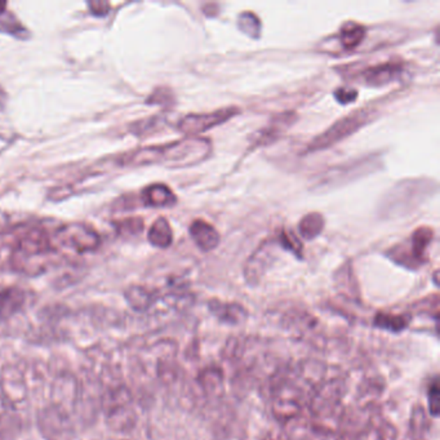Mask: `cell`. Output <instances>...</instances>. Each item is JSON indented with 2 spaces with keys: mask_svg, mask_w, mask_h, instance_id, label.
I'll return each mask as SVG.
<instances>
[{
  "mask_svg": "<svg viewBox=\"0 0 440 440\" xmlns=\"http://www.w3.org/2000/svg\"><path fill=\"white\" fill-rule=\"evenodd\" d=\"M144 227H145L144 220L139 217L127 218L116 224V229L123 236H137L138 234L144 232Z\"/></svg>",
  "mask_w": 440,
  "mask_h": 440,
  "instance_id": "obj_24",
  "label": "cell"
},
{
  "mask_svg": "<svg viewBox=\"0 0 440 440\" xmlns=\"http://www.w3.org/2000/svg\"><path fill=\"white\" fill-rule=\"evenodd\" d=\"M142 202L147 207H173L177 203V197L167 185L155 183L150 185L142 191Z\"/></svg>",
  "mask_w": 440,
  "mask_h": 440,
  "instance_id": "obj_16",
  "label": "cell"
},
{
  "mask_svg": "<svg viewBox=\"0 0 440 440\" xmlns=\"http://www.w3.org/2000/svg\"><path fill=\"white\" fill-rule=\"evenodd\" d=\"M7 8V3L6 1H0V15Z\"/></svg>",
  "mask_w": 440,
  "mask_h": 440,
  "instance_id": "obj_33",
  "label": "cell"
},
{
  "mask_svg": "<svg viewBox=\"0 0 440 440\" xmlns=\"http://www.w3.org/2000/svg\"><path fill=\"white\" fill-rule=\"evenodd\" d=\"M38 427L45 440H74V423L68 411L59 406L44 407L38 414Z\"/></svg>",
  "mask_w": 440,
  "mask_h": 440,
  "instance_id": "obj_7",
  "label": "cell"
},
{
  "mask_svg": "<svg viewBox=\"0 0 440 440\" xmlns=\"http://www.w3.org/2000/svg\"><path fill=\"white\" fill-rule=\"evenodd\" d=\"M25 303V294L18 288H9L0 292V317L7 318L17 312Z\"/></svg>",
  "mask_w": 440,
  "mask_h": 440,
  "instance_id": "obj_20",
  "label": "cell"
},
{
  "mask_svg": "<svg viewBox=\"0 0 440 440\" xmlns=\"http://www.w3.org/2000/svg\"><path fill=\"white\" fill-rule=\"evenodd\" d=\"M373 119V112L370 109H361L353 112L333 123L328 130H324L318 137L314 138L308 145V153L321 151L335 146L345 138L353 136L355 132L362 130L365 124Z\"/></svg>",
  "mask_w": 440,
  "mask_h": 440,
  "instance_id": "obj_3",
  "label": "cell"
},
{
  "mask_svg": "<svg viewBox=\"0 0 440 440\" xmlns=\"http://www.w3.org/2000/svg\"><path fill=\"white\" fill-rule=\"evenodd\" d=\"M191 238L194 243L198 245L199 248L204 252H211L218 247L220 244V234L216 229L211 224H208L207 221L203 220H195L190 225Z\"/></svg>",
  "mask_w": 440,
  "mask_h": 440,
  "instance_id": "obj_13",
  "label": "cell"
},
{
  "mask_svg": "<svg viewBox=\"0 0 440 440\" xmlns=\"http://www.w3.org/2000/svg\"><path fill=\"white\" fill-rule=\"evenodd\" d=\"M335 98L341 105L351 104L358 98V92L351 88H338L335 91Z\"/></svg>",
  "mask_w": 440,
  "mask_h": 440,
  "instance_id": "obj_28",
  "label": "cell"
},
{
  "mask_svg": "<svg viewBox=\"0 0 440 440\" xmlns=\"http://www.w3.org/2000/svg\"><path fill=\"white\" fill-rule=\"evenodd\" d=\"M367 35V29L354 21L346 22L340 30V43L345 50H354L362 43Z\"/></svg>",
  "mask_w": 440,
  "mask_h": 440,
  "instance_id": "obj_21",
  "label": "cell"
},
{
  "mask_svg": "<svg viewBox=\"0 0 440 440\" xmlns=\"http://www.w3.org/2000/svg\"><path fill=\"white\" fill-rule=\"evenodd\" d=\"M53 255L51 239L40 227H29L18 236L12 255V265L20 273L36 275L45 270L48 257Z\"/></svg>",
  "mask_w": 440,
  "mask_h": 440,
  "instance_id": "obj_2",
  "label": "cell"
},
{
  "mask_svg": "<svg viewBox=\"0 0 440 440\" xmlns=\"http://www.w3.org/2000/svg\"><path fill=\"white\" fill-rule=\"evenodd\" d=\"M296 121L297 115L294 112H283L276 115L273 118V121L268 123V127L259 132L257 139L255 141V145L262 146L268 142H273L279 136H282V133L288 130Z\"/></svg>",
  "mask_w": 440,
  "mask_h": 440,
  "instance_id": "obj_15",
  "label": "cell"
},
{
  "mask_svg": "<svg viewBox=\"0 0 440 440\" xmlns=\"http://www.w3.org/2000/svg\"><path fill=\"white\" fill-rule=\"evenodd\" d=\"M239 112L241 110L238 107L230 106L208 114H189L182 118L177 128L188 137H198L200 133H204L220 124H224L234 116H236Z\"/></svg>",
  "mask_w": 440,
  "mask_h": 440,
  "instance_id": "obj_8",
  "label": "cell"
},
{
  "mask_svg": "<svg viewBox=\"0 0 440 440\" xmlns=\"http://www.w3.org/2000/svg\"><path fill=\"white\" fill-rule=\"evenodd\" d=\"M77 393H78V386L74 377L60 376L53 386L52 404L59 406L69 412L77 402Z\"/></svg>",
  "mask_w": 440,
  "mask_h": 440,
  "instance_id": "obj_14",
  "label": "cell"
},
{
  "mask_svg": "<svg viewBox=\"0 0 440 440\" xmlns=\"http://www.w3.org/2000/svg\"><path fill=\"white\" fill-rule=\"evenodd\" d=\"M88 7H89L91 12H92L93 15H96V16H105V15H107L109 10H110V4H109L107 1H98V0L89 1V3H88Z\"/></svg>",
  "mask_w": 440,
  "mask_h": 440,
  "instance_id": "obj_31",
  "label": "cell"
},
{
  "mask_svg": "<svg viewBox=\"0 0 440 440\" xmlns=\"http://www.w3.org/2000/svg\"><path fill=\"white\" fill-rule=\"evenodd\" d=\"M163 124H165V119H163L162 116L150 118V119H147V121H142V124L138 123L137 126H136L138 128L137 133H146V132H150V130H158V128H160Z\"/></svg>",
  "mask_w": 440,
  "mask_h": 440,
  "instance_id": "obj_30",
  "label": "cell"
},
{
  "mask_svg": "<svg viewBox=\"0 0 440 440\" xmlns=\"http://www.w3.org/2000/svg\"><path fill=\"white\" fill-rule=\"evenodd\" d=\"M434 239V230L429 226H421L414 230L408 245H397L390 250L388 257L406 268H418L426 262V250Z\"/></svg>",
  "mask_w": 440,
  "mask_h": 440,
  "instance_id": "obj_5",
  "label": "cell"
},
{
  "mask_svg": "<svg viewBox=\"0 0 440 440\" xmlns=\"http://www.w3.org/2000/svg\"><path fill=\"white\" fill-rule=\"evenodd\" d=\"M1 393L12 404H20L26 399V385L24 374L17 367H7L0 373Z\"/></svg>",
  "mask_w": 440,
  "mask_h": 440,
  "instance_id": "obj_11",
  "label": "cell"
},
{
  "mask_svg": "<svg viewBox=\"0 0 440 440\" xmlns=\"http://www.w3.org/2000/svg\"><path fill=\"white\" fill-rule=\"evenodd\" d=\"M278 242L279 244L285 248V250H289V252H292L294 256H297V257H303V245H301V242L298 241V239H296L294 235H291L289 233H287L285 230L282 232L280 234V236L278 238Z\"/></svg>",
  "mask_w": 440,
  "mask_h": 440,
  "instance_id": "obj_25",
  "label": "cell"
},
{
  "mask_svg": "<svg viewBox=\"0 0 440 440\" xmlns=\"http://www.w3.org/2000/svg\"><path fill=\"white\" fill-rule=\"evenodd\" d=\"M15 434L16 427L12 418L6 414H0V440H15Z\"/></svg>",
  "mask_w": 440,
  "mask_h": 440,
  "instance_id": "obj_27",
  "label": "cell"
},
{
  "mask_svg": "<svg viewBox=\"0 0 440 440\" xmlns=\"http://www.w3.org/2000/svg\"><path fill=\"white\" fill-rule=\"evenodd\" d=\"M173 101V93L167 88H158L155 92L147 98V104L150 105H171Z\"/></svg>",
  "mask_w": 440,
  "mask_h": 440,
  "instance_id": "obj_26",
  "label": "cell"
},
{
  "mask_svg": "<svg viewBox=\"0 0 440 440\" xmlns=\"http://www.w3.org/2000/svg\"><path fill=\"white\" fill-rule=\"evenodd\" d=\"M56 239L78 252L95 250L100 243V235L92 227L84 224H68L61 226L56 233Z\"/></svg>",
  "mask_w": 440,
  "mask_h": 440,
  "instance_id": "obj_9",
  "label": "cell"
},
{
  "mask_svg": "<svg viewBox=\"0 0 440 440\" xmlns=\"http://www.w3.org/2000/svg\"><path fill=\"white\" fill-rule=\"evenodd\" d=\"M238 26L244 34L250 38H259L261 34V22L259 18L252 12H243L238 18Z\"/></svg>",
  "mask_w": 440,
  "mask_h": 440,
  "instance_id": "obj_23",
  "label": "cell"
},
{
  "mask_svg": "<svg viewBox=\"0 0 440 440\" xmlns=\"http://www.w3.org/2000/svg\"><path fill=\"white\" fill-rule=\"evenodd\" d=\"M104 411L107 423L114 430H127L135 423L132 397L130 391L123 386L110 388L105 394Z\"/></svg>",
  "mask_w": 440,
  "mask_h": 440,
  "instance_id": "obj_6",
  "label": "cell"
},
{
  "mask_svg": "<svg viewBox=\"0 0 440 440\" xmlns=\"http://www.w3.org/2000/svg\"><path fill=\"white\" fill-rule=\"evenodd\" d=\"M324 217L318 212H311L306 216L303 217V220L298 224V232L301 234L303 239L312 241L317 236H319L321 232L324 230Z\"/></svg>",
  "mask_w": 440,
  "mask_h": 440,
  "instance_id": "obj_22",
  "label": "cell"
},
{
  "mask_svg": "<svg viewBox=\"0 0 440 440\" xmlns=\"http://www.w3.org/2000/svg\"><path fill=\"white\" fill-rule=\"evenodd\" d=\"M6 101H7V93H6V91L3 89V86H0V110L4 109Z\"/></svg>",
  "mask_w": 440,
  "mask_h": 440,
  "instance_id": "obj_32",
  "label": "cell"
},
{
  "mask_svg": "<svg viewBox=\"0 0 440 440\" xmlns=\"http://www.w3.org/2000/svg\"><path fill=\"white\" fill-rule=\"evenodd\" d=\"M380 165L379 156H365L350 163L331 168L327 172L320 174L318 181L314 183V190L328 191L336 189L338 186L358 180L362 176L377 171Z\"/></svg>",
  "mask_w": 440,
  "mask_h": 440,
  "instance_id": "obj_4",
  "label": "cell"
},
{
  "mask_svg": "<svg viewBox=\"0 0 440 440\" xmlns=\"http://www.w3.org/2000/svg\"><path fill=\"white\" fill-rule=\"evenodd\" d=\"M437 183L427 179H411L397 182L382 198L379 206L381 218L393 220L412 213L425 200L437 192Z\"/></svg>",
  "mask_w": 440,
  "mask_h": 440,
  "instance_id": "obj_1",
  "label": "cell"
},
{
  "mask_svg": "<svg viewBox=\"0 0 440 440\" xmlns=\"http://www.w3.org/2000/svg\"><path fill=\"white\" fill-rule=\"evenodd\" d=\"M126 300L133 310L146 311L155 303L156 296L142 285H132L126 291Z\"/></svg>",
  "mask_w": 440,
  "mask_h": 440,
  "instance_id": "obj_17",
  "label": "cell"
},
{
  "mask_svg": "<svg viewBox=\"0 0 440 440\" xmlns=\"http://www.w3.org/2000/svg\"><path fill=\"white\" fill-rule=\"evenodd\" d=\"M403 71V68L397 62H385L374 65L363 73V79L365 84L371 86H386L388 83L397 80Z\"/></svg>",
  "mask_w": 440,
  "mask_h": 440,
  "instance_id": "obj_12",
  "label": "cell"
},
{
  "mask_svg": "<svg viewBox=\"0 0 440 440\" xmlns=\"http://www.w3.org/2000/svg\"><path fill=\"white\" fill-rule=\"evenodd\" d=\"M147 239L156 248H168L173 242L172 227L165 217H159L154 224L151 225Z\"/></svg>",
  "mask_w": 440,
  "mask_h": 440,
  "instance_id": "obj_19",
  "label": "cell"
},
{
  "mask_svg": "<svg viewBox=\"0 0 440 440\" xmlns=\"http://www.w3.org/2000/svg\"><path fill=\"white\" fill-rule=\"evenodd\" d=\"M209 309L216 315L217 318L225 323L236 324L247 318V311L238 303H222L218 301H211Z\"/></svg>",
  "mask_w": 440,
  "mask_h": 440,
  "instance_id": "obj_18",
  "label": "cell"
},
{
  "mask_svg": "<svg viewBox=\"0 0 440 440\" xmlns=\"http://www.w3.org/2000/svg\"><path fill=\"white\" fill-rule=\"evenodd\" d=\"M276 243L274 239L264 241L259 245V248L252 253L245 266H244V275L247 282L252 285L259 283V279L265 274L273 261L275 253Z\"/></svg>",
  "mask_w": 440,
  "mask_h": 440,
  "instance_id": "obj_10",
  "label": "cell"
},
{
  "mask_svg": "<svg viewBox=\"0 0 440 440\" xmlns=\"http://www.w3.org/2000/svg\"><path fill=\"white\" fill-rule=\"evenodd\" d=\"M429 407H430V412L432 416H438L439 412V386H438V381H434L430 390H429Z\"/></svg>",
  "mask_w": 440,
  "mask_h": 440,
  "instance_id": "obj_29",
  "label": "cell"
}]
</instances>
